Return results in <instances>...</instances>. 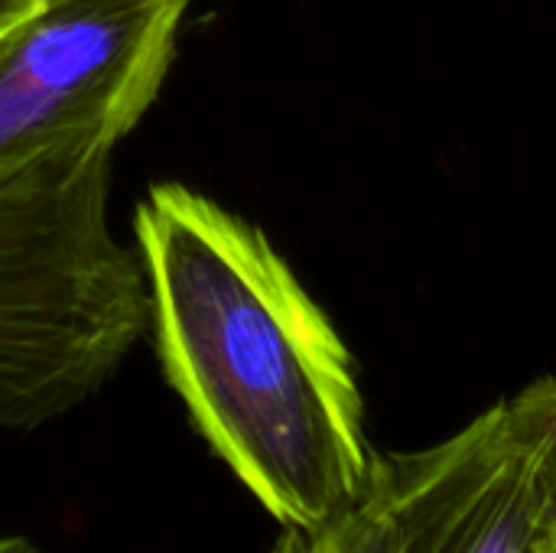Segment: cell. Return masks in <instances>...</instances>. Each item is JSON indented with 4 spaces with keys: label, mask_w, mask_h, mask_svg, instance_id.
I'll use <instances>...</instances> for the list:
<instances>
[{
    "label": "cell",
    "mask_w": 556,
    "mask_h": 553,
    "mask_svg": "<svg viewBox=\"0 0 556 553\" xmlns=\"http://www.w3.org/2000/svg\"><path fill=\"white\" fill-rule=\"evenodd\" d=\"M147 306L169 385L283 528L358 505L378 473L355 359L270 238L179 183L137 209Z\"/></svg>",
    "instance_id": "cell-1"
},
{
    "label": "cell",
    "mask_w": 556,
    "mask_h": 553,
    "mask_svg": "<svg viewBox=\"0 0 556 553\" xmlns=\"http://www.w3.org/2000/svg\"><path fill=\"white\" fill-rule=\"evenodd\" d=\"M114 143L0 169V427L36 430L88 401L134 349L140 261L108 222Z\"/></svg>",
    "instance_id": "cell-2"
},
{
    "label": "cell",
    "mask_w": 556,
    "mask_h": 553,
    "mask_svg": "<svg viewBox=\"0 0 556 553\" xmlns=\"http://www.w3.org/2000/svg\"><path fill=\"white\" fill-rule=\"evenodd\" d=\"M189 0H39L0 49V169L137 127Z\"/></svg>",
    "instance_id": "cell-3"
},
{
    "label": "cell",
    "mask_w": 556,
    "mask_h": 553,
    "mask_svg": "<svg viewBox=\"0 0 556 553\" xmlns=\"http://www.w3.org/2000/svg\"><path fill=\"white\" fill-rule=\"evenodd\" d=\"M391 553H556V525L502 401L453 437L381 453Z\"/></svg>",
    "instance_id": "cell-4"
},
{
    "label": "cell",
    "mask_w": 556,
    "mask_h": 553,
    "mask_svg": "<svg viewBox=\"0 0 556 553\" xmlns=\"http://www.w3.org/2000/svg\"><path fill=\"white\" fill-rule=\"evenodd\" d=\"M267 553H391L378 486L371 482L358 505L319 528H283V538Z\"/></svg>",
    "instance_id": "cell-5"
},
{
    "label": "cell",
    "mask_w": 556,
    "mask_h": 553,
    "mask_svg": "<svg viewBox=\"0 0 556 553\" xmlns=\"http://www.w3.org/2000/svg\"><path fill=\"white\" fill-rule=\"evenodd\" d=\"M502 407L515 437L531 456V466L538 473L541 492L556 525V375L534 378L518 394L505 398Z\"/></svg>",
    "instance_id": "cell-6"
},
{
    "label": "cell",
    "mask_w": 556,
    "mask_h": 553,
    "mask_svg": "<svg viewBox=\"0 0 556 553\" xmlns=\"http://www.w3.org/2000/svg\"><path fill=\"white\" fill-rule=\"evenodd\" d=\"M39 0H0V26L3 23H13V20H23Z\"/></svg>",
    "instance_id": "cell-7"
},
{
    "label": "cell",
    "mask_w": 556,
    "mask_h": 553,
    "mask_svg": "<svg viewBox=\"0 0 556 553\" xmlns=\"http://www.w3.org/2000/svg\"><path fill=\"white\" fill-rule=\"evenodd\" d=\"M0 553H42L26 538H0Z\"/></svg>",
    "instance_id": "cell-8"
},
{
    "label": "cell",
    "mask_w": 556,
    "mask_h": 553,
    "mask_svg": "<svg viewBox=\"0 0 556 553\" xmlns=\"http://www.w3.org/2000/svg\"><path fill=\"white\" fill-rule=\"evenodd\" d=\"M33 10H36V7H33ZM33 10H29V13H33ZM29 13H26V16H29ZM26 16H23V20H26ZM23 20H13V23H3V26H0V49H3V42L10 39V33H13Z\"/></svg>",
    "instance_id": "cell-9"
}]
</instances>
